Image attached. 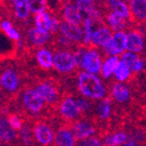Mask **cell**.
<instances>
[{
    "label": "cell",
    "mask_w": 146,
    "mask_h": 146,
    "mask_svg": "<svg viewBox=\"0 0 146 146\" xmlns=\"http://www.w3.org/2000/svg\"><path fill=\"white\" fill-rule=\"evenodd\" d=\"M105 19L107 21V25H109L110 30L115 31V33L124 32V30L128 27L127 19L119 16L118 14L110 11V10L108 12H106Z\"/></svg>",
    "instance_id": "obj_21"
},
{
    "label": "cell",
    "mask_w": 146,
    "mask_h": 146,
    "mask_svg": "<svg viewBox=\"0 0 146 146\" xmlns=\"http://www.w3.org/2000/svg\"><path fill=\"white\" fill-rule=\"evenodd\" d=\"M53 68L60 73H69L76 68L74 54L67 50L57 51L54 54Z\"/></svg>",
    "instance_id": "obj_3"
},
{
    "label": "cell",
    "mask_w": 146,
    "mask_h": 146,
    "mask_svg": "<svg viewBox=\"0 0 146 146\" xmlns=\"http://www.w3.org/2000/svg\"><path fill=\"white\" fill-rule=\"evenodd\" d=\"M0 54H1V49H0Z\"/></svg>",
    "instance_id": "obj_43"
},
{
    "label": "cell",
    "mask_w": 146,
    "mask_h": 146,
    "mask_svg": "<svg viewBox=\"0 0 146 146\" xmlns=\"http://www.w3.org/2000/svg\"><path fill=\"white\" fill-rule=\"evenodd\" d=\"M144 3H145V5H146V0H144Z\"/></svg>",
    "instance_id": "obj_42"
},
{
    "label": "cell",
    "mask_w": 146,
    "mask_h": 146,
    "mask_svg": "<svg viewBox=\"0 0 146 146\" xmlns=\"http://www.w3.org/2000/svg\"><path fill=\"white\" fill-rule=\"evenodd\" d=\"M145 35L137 29H132L127 34V50L131 53H142L144 50Z\"/></svg>",
    "instance_id": "obj_10"
},
{
    "label": "cell",
    "mask_w": 146,
    "mask_h": 146,
    "mask_svg": "<svg viewBox=\"0 0 146 146\" xmlns=\"http://www.w3.org/2000/svg\"><path fill=\"white\" fill-rule=\"evenodd\" d=\"M123 146H136V142L132 139H129V141H128L127 143L124 144Z\"/></svg>",
    "instance_id": "obj_37"
},
{
    "label": "cell",
    "mask_w": 146,
    "mask_h": 146,
    "mask_svg": "<svg viewBox=\"0 0 146 146\" xmlns=\"http://www.w3.org/2000/svg\"><path fill=\"white\" fill-rule=\"evenodd\" d=\"M77 87L82 96L90 100H103L107 92V88L100 78L86 71L79 73Z\"/></svg>",
    "instance_id": "obj_1"
},
{
    "label": "cell",
    "mask_w": 146,
    "mask_h": 146,
    "mask_svg": "<svg viewBox=\"0 0 146 146\" xmlns=\"http://www.w3.org/2000/svg\"><path fill=\"white\" fill-rule=\"evenodd\" d=\"M30 4L31 12L33 13H40V12L46 11L47 7V0H27Z\"/></svg>",
    "instance_id": "obj_33"
},
{
    "label": "cell",
    "mask_w": 146,
    "mask_h": 146,
    "mask_svg": "<svg viewBox=\"0 0 146 146\" xmlns=\"http://www.w3.org/2000/svg\"><path fill=\"white\" fill-rule=\"evenodd\" d=\"M54 145L55 146H75L76 138L73 135L72 130L68 125L64 124L60 128H58L57 131L54 135Z\"/></svg>",
    "instance_id": "obj_11"
},
{
    "label": "cell",
    "mask_w": 146,
    "mask_h": 146,
    "mask_svg": "<svg viewBox=\"0 0 146 146\" xmlns=\"http://www.w3.org/2000/svg\"><path fill=\"white\" fill-rule=\"evenodd\" d=\"M104 1H105V2L109 5V4H111V3L115 2V1H118V0H104Z\"/></svg>",
    "instance_id": "obj_38"
},
{
    "label": "cell",
    "mask_w": 146,
    "mask_h": 146,
    "mask_svg": "<svg viewBox=\"0 0 146 146\" xmlns=\"http://www.w3.org/2000/svg\"><path fill=\"white\" fill-rule=\"evenodd\" d=\"M109 10L118 14L119 16L125 18L127 21H132V13H131V9L128 7V5L123 1H115V2L109 4Z\"/></svg>",
    "instance_id": "obj_26"
},
{
    "label": "cell",
    "mask_w": 146,
    "mask_h": 146,
    "mask_svg": "<svg viewBox=\"0 0 146 146\" xmlns=\"http://www.w3.org/2000/svg\"><path fill=\"white\" fill-rule=\"evenodd\" d=\"M130 9L132 13V23L141 25L146 23V5L144 0H130Z\"/></svg>",
    "instance_id": "obj_17"
},
{
    "label": "cell",
    "mask_w": 146,
    "mask_h": 146,
    "mask_svg": "<svg viewBox=\"0 0 146 146\" xmlns=\"http://www.w3.org/2000/svg\"><path fill=\"white\" fill-rule=\"evenodd\" d=\"M23 104L31 114H40L44 109L45 102L36 88H27L23 94Z\"/></svg>",
    "instance_id": "obj_6"
},
{
    "label": "cell",
    "mask_w": 146,
    "mask_h": 146,
    "mask_svg": "<svg viewBox=\"0 0 146 146\" xmlns=\"http://www.w3.org/2000/svg\"><path fill=\"white\" fill-rule=\"evenodd\" d=\"M34 135L36 142L42 146H49L54 140L51 127L45 122H38L34 128Z\"/></svg>",
    "instance_id": "obj_9"
},
{
    "label": "cell",
    "mask_w": 146,
    "mask_h": 146,
    "mask_svg": "<svg viewBox=\"0 0 146 146\" xmlns=\"http://www.w3.org/2000/svg\"><path fill=\"white\" fill-rule=\"evenodd\" d=\"M36 89L47 105L52 106L54 108H57V106L60 105L61 98L59 96L58 88L54 84H52L51 82L48 81L40 82L39 84L36 85Z\"/></svg>",
    "instance_id": "obj_4"
},
{
    "label": "cell",
    "mask_w": 146,
    "mask_h": 146,
    "mask_svg": "<svg viewBox=\"0 0 146 146\" xmlns=\"http://www.w3.org/2000/svg\"><path fill=\"white\" fill-rule=\"evenodd\" d=\"M122 61L127 65V67L134 73H138L142 71L145 67V60L139 57L134 53L127 52L122 55Z\"/></svg>",
    "instance_id": "obj_19"
},
{
    "label": "cell",
    "mask_w": 146,
    "mask_h": 146,
    "mask_svg": "<svg viewBox=\"0 0 146 146\" xmlns=\"http://www.w3.org/2000/svg\"><path fill=\"white\" fill-rule=\"evenodd\" d=\"M129 136L124 131H117L104 137L103 144L105 146H121L129 141Z\"/></svg>",
    "instance_id": "obj_22"
},
{
    "label": "cell",
    "mask_w": 146,
    "mask_h": 146,
    "mask_svg": "<svg viewBox=\"0 0 146 146\" xmlns=\"http://www.w3.org/2000/svg\"><path fill=\"white\" fill-rule=\"evenodd\" d=\"M17 138L16 131L10 126L8 119L4 116H0V142L11 143Z\"/></svg>",
    "instance_id": "obj_18"
},
{
    "label": "cell",
    "mask_w": 146,
    "mask_h": 146,
    "mask_svg": "<svg viewBox=\"0 0 146 146\" xmlns=\"http://www.w3.org/2000/svg\"><path fill=\"white\" fill-rule=\"evenodd\" d=\"M119 63H120V60H119V58L117 56H112V57L107 58L106 61L103 63L102 70H100L102 76L104 78H109L115 72Z\"/></svg>",
    "instance_id": "obj_27"
},
{
    "label": "cell",
    "mask_w": 146,
    "mask_h": 146,
    "mask_svg": "<svg viewBox=\"0 0 146 146\" xmlns=\"http://www.w3.org/2000/svg\"><path fill=\"white\" fill-rule=\"evenodd\" d=\"M130 71L131 70L128 68L127 65L123 61H120L118 67H117L114 72V75L117 80H119L120 82H124V81H127L128 79H130L131 77Z\"/></svg>",
    "instance_id": "obj_30"
},
{
    "label": "cell",
    "mask_w": 146,
    "mask_h": 146,
    "mask_svg": "<svg viewBox=\"0 0 146 146\" xmlns=\"http://www.w3.org/2000/svg\"><path fill=\"white\" fill-rule=\"evenodd\" d=\"M110 98L118 104H127L131 100L130 89L121 82H111L109 85Z\"/></svg>",
    "instance_id": "obj_12"
},
{
    "label": "cell",
    "mask_w": 146,
    "mask_h": 146,
    "mask_svg": "<svg viewBox=\"0 0 146 146\" xmlns=\"http://www.w3.org/2000/svg\"><path fill=\"white\" fill-rule=\"evenodd\" d=\"M59 111L61 117L64 119V121L66 122V125H68L69 127L72 123L82 119L76 100L70 96H64L61 100L59 105Z\"/></svg>",
    "instance_id": "obj_2"
},
{
    "label": "cell",
    "mask_w": 146,
    "mask_h": 146,
    "mask_svg": "<svg viewBox=\"0 0 146 146\" xmlns=\"http://www.w3.org/2000/svg\"><path fill=\"white\" fill-rule=\"evenodd\" d=\"M50 1H52V2H60L62 0H50Z\"/></svg>",
    "instance_id": "obj_39"
},
{
    "label": "cell",
    "mask_w": 146,
    "mask_h": 146,
    "mask_svg": "<svg viewBox=\"0 0 146 146\" xmlns=\"http://www.w3.org/2000/svg\"><path fill=\"white\" fill-rule=\"evenodd\" d=\"M19 139L21 141L23 142L25 145H30L31 143L33 142V137H34V134H33V131L31 129L30 126H23V129L19 131Z\"/></svg>",
    "instance_id": "obj_32"
},
{
    "label": "cell",
    "mask_w": 146,
    "mask_h": 146,
    "mask_svg": "<svg viewBox=\"0 0 146 146\" xmlns=\"http://www.w3.org/2000/svg\"><path fill=\"white\" fill-rule=\"evenodd\" d=\"M0 86L7 92H15L19 86V77L11 68L3 70L0 74Z\"/></svg>",
    "instance_id": "obj_8"
},
{
    "label": "cell",
    "mask_w": 146,
    "mask_h": 146,
    "mask_svg": "<svg viewBox=\"0 0 146 146\" xmlns=\"http://www.w3.org/2000/svg\"><path fill=\"white\" fill-rule=\"evenodd\" d=\"M0 27H1V30L6 34V36H8L10 40L16 41V42L21 41V34H19V32L12 25L11 21H7V19L2 21L1 23H0Z\"/></svg>",
    "instance_id": "obj_29"
},
{
    "label": "cell",
    "mask_w": 146,
    "mask_h": 146,
    "mask_svg": "<svg viewBox=\"0 0 146 146\" xmlns=\"http://www.w3.org/2000/svg\"><path fill=\"white\" fill-rule=\"evenodd\" d=\"M75 100L78 105V108L80 110V114H81L82 119L87 118L89 113H92L94 104L91 103V102H89L88 100H85L83 98H77Z\"/></svg>",
    "instance_id": "obj_31"
},
{
    "label": "cell",
    "mask_w": 146,
    "mask_h": 146,
    "mask_svg": "<svg viewBox=\"0 0 146 146\" xmlns=\"http://www.w3.org/2000/svg\"><path fill=\"white\" fill-rule=\"evenodd\" d=\"M70 129L72 130L76 140H79V141L92 137V135L98 130L96 126L94 125V122H89L85 119H81L72 123L70 125Z\"/></svg>",
    "instance_id": "obj_7"
},
{
    "label": "cell",
    "mask_w": 146,
    "mask_h": 146,
    "mask_svg": "<svg viewBox=\"0 0 146 146\" xmlns=\"http://www.w3.org/2000/svg\"><path fill=\"white\" fill-rule=\"evenodd\" d=\"M13 7V12L16 18L23 21L29 17L31 13V8L27 0H10Z\"/></svg>",
    "instance_id": "obj_23"
},
{
    "label": "cell",
    "mask_w": 146,
    "mask_h": 146,
    "mask_svg": "<svg viewBox=\"0 0 146 146\" xmlns=\"http://www.w3.org/2000/svg\"><path fill=\"white\" fill-rule=\"evenodd\" d=\"M62 15L64 17V21L67 23H73V25H79L80 23L83 25L84 18H83V14L77 8L75 4L73 3H66L63 6V10H62Z\"/></svg>",
    "instance_id": "obj_16"
},
{
    "label": "cell",
    "mask_w": 146,
    "mask_h": 146,
    "mask_svg": "<svg viewBox=\"0 0 146 146\" xmlns=\"http://www.w3.org/2000/svg\"><path fill=\"white\" fill-rule=\"evenodd\" d=\"M103 142L98 137H89L86 139L80 140L76 146H103Z\"/></svg>",
    "instance_id": "obj_35"
},
{
    "label": "cell",
    "mask_w": 146,
    "mask_h": 146,
    "mask_svg": "<svg viewBox=\"0 0 146 146\" xmlns=\"http://www.w3.org/2000/svg\"><path fill=\"white\" fill-rule=\"evenodd\" d=\"M113 38L112 32L107 25H100L98 29L94 31L92 35V39H91L90 49L94 48H100L103 49L108 43H109Z\"/></svg>",
    "instance_id": "obj_15"
},
{
    "label": "cell",
    "mask_w": 146,
    "mask_h": 146,
    "mask_svg": "<svg viewBox=\"0 0 146 146\" xmlns=\"http://www.w3.org/2000/svg\"><path fill=\"white\" fill-rule=\"evenodd\" d=\"M8 122H9V124H10V126H11L15 131H21L23 127L21 119L15 114L9 115L8 116Z\"/></svg>",
    "instance_id": "obj_36"
},
{
    "label": "cell",
    "mask_w": 146,
    "mask_h": 146,
    "mask_svg": "<svg viewBox=\"0 0 146 146\" xmlns=\"http://www.w3.org/2000/svg\"><path fill=\"white\" fill-rule=\"evenodd\" d=\"M35 25H36V29H39L43 32L51 33L53 25V16L47 11L40 12L35 17Z\"/></svg>",
    "instance_id": "obj_25"
},
{
    "label": "cell",
    "mask_w": 146,
    "mask_h": 146,
    "mask_svg": "<svg viewBox=\"0 0 146 146\" xmlns=\"http://www.w3.org/2000/svg\"><path fill=\"white\" fill-rule=\"evenodd\" d=\"M36 62L43 69H51L54 63V54L48 49H40L36 53Z\"/></svg>",
    "instance_id": "obj_24"
},
{
    "label": "cell",
    "mask_w": 146,
    "mask_h": 146,
    "mask_svg": "<svg viewBox=\"0 0 146 146\" xmlns=\"http://www.w3.org/2000/svg\"><path fill=\"white\" fill-rule=\"evenodd\" d=\"M102 66H103V63H102V56L100 53L96 49H88L85 55L82 68L86 72L96 74L102 70Z\"/></svg>",
    "instance_id": "obj_13"
},
{
    "label": "cell",
    "mask_w": 146,
    "mask_h": 146,
    "mask_svg": "<svg viewBox=\"0 0 146 146\" xmlns=\"http://www.w3.org/2000/svg\"><path fill=\"white\" fill-rule=\"evenodd\" d=\"M91 1H96V0H91Z\"/></svg>",
    "instance_id": "obj_44"
},
{
    "label": "cell",
    "mask_w": 146,
    "mask_h": 146,
    "mask_svg": "<svg viewBox=\"0 0 146 146\" xmlns=\"http://www.w3.org/2000/svg\"><path fill=\"white\" fill-rule=\"evenodd\" d=\"M120 1H123L124 2V1H130V0H120Z\"/></svg>",
    "instance_id": "obj_40"
},
{
    "label": "cell",
    "mask_w": 146,
    "mask_h": 146,
    "mask_svg": "<svg viewBox=\"0 0 146 146\" xmlns=\"http://www.w3.org/2000/svg\"><path fill=\"white\" fill-rule=\"evenodd\" d=\"M87 49L85 46H82L80 48H78L77 50L74 52V59H75L76 62V66L79 67V68H82L83 66V62H84V58L85 55L87 53Z\"/></svg>",
    "instance_id": "obj_34"
},
{
    "label": "cell",
    "mask_w": 146,
    "mask_h": 146,
    "mask_svg": "<svg viewBox=\"0 0 146 146\" xmlns=\"http://www.w3.org/2000/svg\"><path fill=\"white\" fill-rule=\"evenodd\" d=\"M94 21L90 17H85L84 21H83V39H82V43L83 46H90L91 39H92V35H94Z\"/></svg>",
    "instance_id": "obj_28"
},
{
    "label": "cell",
    "mask_w": 146,
    "mask_h": 146,
    "mask_svg": "<svg viewBox=\"0 0 146 146\" xmlns=\"http://www.w3.org/2000/svg\"><path fill=\"white\" fill-rule=\"evenodd\" d=\"M0 107H1V98H0Z\"/></svg>",
    "instance_id": "obj_41"
},
{
    "label": "cell",
    "mask_w": 146,
    "mask_h": 146,
    "mask_svg": "<svg viewBox=\"0 0 146 146\" xmlns=\"http://www.w3.org/2000/svg\"><path fill=\"white\" fill-rule=\"evenodd\" d=\"M51 36H52V33L49 32H43V31L35 27H31L29 32H27V40L32 45L36 46H43L47 44L50 41Z\"/></svg>",
    "instance_id": "obj_20"
},
{
    "label": "cell",
    "mask_w": 146,
    "mask_h": 146,
    "mask_svg": "<svg viewBox=\"0 0 146 146\" xmlns=\"http://www.w3.org/2000/svg\"><path fill=\"white\" fill-rule=\"evenodd\" d=\"M59 32L62 36H65L73 44L80 43L83 39V31L81 27L77 25H73V23H67L65 21L61 23Z\"/></svg>",
    "instance_id": "obj_14"
},
{
    "label": "cell",
    "mask_w": 146,
    "mask_h": 146,
    "mask_svg": "<svg viewBox=\"0 0 146 146\" xmlns=\"http://www.w3.org/2000/svg\"><path fill=\"white\" fill-rule=\"evenodd\" d=\"M125 49H127V34L125 32H118L113 35L112 40L103 48L105 55L109 57L124 54Z\"/></svg>",
    "instance_id": "obj_5"
}]
</instances>
